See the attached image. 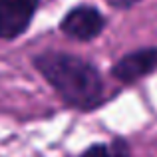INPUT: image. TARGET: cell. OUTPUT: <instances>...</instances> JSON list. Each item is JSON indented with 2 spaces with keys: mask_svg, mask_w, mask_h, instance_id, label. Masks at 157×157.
Segmentation results:
<instances>
[{
  "mask_svg": "<svg viewBox=\"0 0 157 157\" xmlns=\"http://www.w3.org/2000/svg\"><path fill=\"white\" fill-rule=\"evenodd\" d=\"M34 70L56 90L66 105L94 109L104 101V78L98 66L70 52L48 50L32 58Z\"/></svg>",
  "mask_w": 157,
  "mask_h": 157,
  "instance_id": "obj_1",
  "label": "cell"
},
{
  "mask_svg": "<svg viewBox=\"0 0 157 157\" xmlns=\"http://www.w3.org/2000/svg\"><path fill=\"white\" fill-rule=\"evenodd\" d=\"M105 16L92 4H78L70 8L60 22L62 34L78 42H92L104 32Z\"/></svg>",
  "mask_w": 157,
  "mask_h": 157,
  "instance_id": "obj_2",
  "label": "cell"
},
{
  "mask_svg": "<svg viewBox=\"0 0 157 157\" xmlns=\"http://www.w3.org/2000/svg\"><path fill=\"white\" fill-rule=\"evenodd\" d=\"M40 0H0V40H16L30 28Z\"/></svg>",
  "mask_w": 157,
  "mask_h": 157,
  "instance_id": "obj_3",
  "label": "cell"
},
{
  "mask_svg": "<svg viewBox=\"0 0 157 157\" xmlns=\"http://www.w3.org/2000/svg\"><path fill=\"white\" fill-rule=\"evenodd\" d=\"M157 70V48H139L121 56L111 66V76L121 84H135L137 80L149 76Z\"/></svg>",
  "mask_w": 157,
  "mask_h": 157,
  "instance_id": "obj_4",
  "label": "cell"
},
{
  "mask_svg": "<svg viewBox=\"0 0 157 157\" xmlns=\"http://www.w3.org/2000/svg\"><path fill=\"white\" fill-rule=\"evenodd\" d=\"M80 157H131V149L125 139L117 137L111 143H94Z\"/></svg>",
  "mask_w": 157,
  "mask_h": 157,
  "instance_id": "obj_5",
  "label": "cell"
},
{
  "mask_svg": "<svg viewBox=\"0 0 157 157\" xmlns=\"http://www.w3.org/2000/svg\"><path fill=\"white\" fill-rule=\"evenodd\" d=\"M137 2H141V0H107V4L113 8H119V10H125V8H131L135 6Z\"/></svg>",
  "mask_w": 157,
  "mask_h": 157,
  "instance_id": "obj_6",
  "label": "cell"
}]
</instances>
